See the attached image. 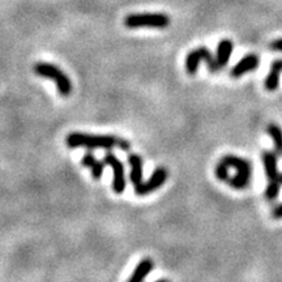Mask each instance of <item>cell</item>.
I'll return each instance as SVG.
<instances>
[{"mask_svg": "<svg viewBox=\"0 0 282 282\" xmlns=\"http://www.w3.org/2000/svg\"><path fill=\"white\" fill-rule=\"evenodd\" d=\"M233 50L234 45L231 39L225 38L220 41V43L217 45V50H216V56H214V60H216L218 71L225 68L226 65H227L230 57L233 55Z\"/></svg>", "mask_w": 282, "mask_h": 282, "instance_id": "8", "label": "cell"}, {"mask_svg": "<svg viewBox=\"0 0 282 282\" xmlns=\"http://www.w3.org/2000/svg\"><path fill=\"white\" fill-rule=\"evenodd\" d=\"M224 164H226L230 169H235L236 171H250L252 172V164L246 158L234 156V154H226L221 158Z\"/></svg>", "mask_w": 282, "mask_h": 282, "instance_id": "14", "label": "cell"}, {"mask_svg": "<svg viewBox=\"0 0 282 282\" xmlns=\"http://www.w3.org/2000/svg\"><path fill=\"white\" fill-rule=\"evenodd\" d=\"M267 132L275 144V152L279 156H282V128L275 123H271L268 126Z\"/></svg>", "mask_w": 282, "mask_h": 282, "instance_id": "16", "label": "cell"}, {"mask_svg": "<svg viewBox=\"0 0 282 282\" xmlns=\"http://www.w3.org/2000/svg\"><path fill=\"white\" fill-rule=\"evenodd\" d=\"M252 172L250 171H236L233 176H230L226 183L234 190H244L251 183Z\"/></svg>", "mask_w": 282, "mask_h": 282, "instance_id": "15", "label": "cell"}, {"mask_svg": "<svg viewBox=\"0 0 282 282\" xmlns=\"http://www.w3.org/2000/svg\"><path fill=\"white\" fill-rule=\"evenodd\" d=\"M201 60H205L206 65H208V69H209L210 72H218L217 64H216V60H214L212 51H210L209 49H206L205 46H201L190 51V53L187 54V56H186L184 67H186V71H187L188 75H195V73L197 72Z\"/></svg>", "mask_w": 282, "mask_h": 282, "instance_id": "4", "label": "cell"}, {"mask_svg": "<svg viewBox=\"0 0 282 282\" xmlns=\"http://www.w3.org/2000/svg\"><path fill=\"white\" fill-rule=\"evenodd\" d=\"M169 171L165 168H157L153 174L150 175L146 182L142 180V183L139 184L138 187L135 188V194L138 196H146V195L152 194L158 188H161L165 184V182L168 180Z\"/></svg>", "mask_w": 282, "mask_h": 282, "instance_id": "6", "label": "cell"}, {"mask_svg": "<svg viewBox=\"0 0 282 282\" xmlns=\"http://www.w3.org/2000/svg\"><path fill=\"white\" fill-rule=\"evenodd\" d=\"M128 164L131 166L130 179L134 187L142 183V158L139 154H130Z\"/></svg>", "mask_w": 282, "mask_h": 282, "instance_id": "12", "label": "cell"}, {"mask_svg": "<svg viewBox=\"0 0 282 282\" xmlns=\"http://www.w3.org/2000/svg\"><path fill=\"white\" fill-rule=\"evenodd\" d=\"M281 182L279 180V178L275 180H269V183H268L267 188H265V198H267L268 201H273L276 198L279 197L280 191H281Z\"/></svg>", "mask_w": 282, "mask_h": 282, "instance_id": "17", "label": "cell"}, {"mask_svg": "<svg viewBox=\"0 0 282 282\" xmlns=\"http://www.w3.org/2000/svg\"><path fill=\"white\" fill-rule=\"evenodd\" d=\"M124 25L130 29H138V28L164 29L170 25V17L164 13H134L124 19Z\"/></svg>", "mask_w": 282, "mask_h": 282, "instance_id": "3", "label": "cell"}, {"mask_svg": "<svg viewBox=\"0 0 282 282\" xmlns=\"http://www.w3.org/2000/svg\"><path fill=\"white\" fill-rule=\"evenodd\" d=\"M269 49L275 50V51H280V53H282V38L275 39L273 42L269 43Z\"/></svg>", "mask_w": 282, "mask_h": 282, "instance_id": "20", "label": "cell"}, {"mask_svg": "<svg viewBox=\"0 0 282 282\" xmlns=\"http://www.w3.org/2000/svg\"><path fill=\"white\" fill-rule=\"evenodd\" d=\"M279 154L272 150H264L261 153V160H263L265 174L268 180H275L279 178Z\"/></svg>", "mask_w": 282, "mask_h": 282, "instance_id": "9", "label": "cell"}, {"mask_svg": "<svg viewBox=\"0 0 282 282\" xmlns=\"http://www.w3.org/2000/svg\"><path fill=\"white\" fill-rule=\"evenodd\" d=\"M214 175L220 182H227L230 178V168L226 164H224L222 161H220L214 169Z\"/></svg>", "mask_w": 282, "mask_h": 282, "instance_id": "18", "label": "cell"}, {"mask_svg": "<svg viewBox=\"0 0 282 282\" xmlns=\"http://www.w3.org/2000/svg\"><path fill=\"white\" fill-rule=\"evenodd\" d=\"M105 165H109L113 170V191L115 194H123L126 191V171H124V165L118 157L113 153H106L103 157Z\"/></svg>", "mask_w": 282, "mask_h": 282, "instance_id": "5", "label": "cell"}, {"mask_svg": "<svg viewBox=\"0 0 282 282\" xmlns=\"http://www.w3.org/2000/svg\"><path fill=\"white\" fill-rule=\"evenodd\" d=\"M116 148L120 149V150H123V152H128V150H130V149H131L130 141L126 140V139L119 138V139H118V145H116Z\"/></svg>", "mask_w": 282, "mask_h": 282, "instance_id": "19", "label": "cell"}, {"mask_svg": "<svg viewBox=\"0 0 282 282\" xmlns=\"http://www.w3.org/2000/svg\"><path fill=\"white\" fill-rule=\"evenodd\" d=\"M81 164L84 165V166H86V168L90 170L93 179L99 180L102 178L103 170H105V162H103V161L97 160L93 153L90 152L85 153L84 157H83V160H81Z\"/></svg>", "mask_w": 282, "mask_h": 282, "instance_id": "11", "label": "cell"}, {"mask_svg": "<svg viewBox=\"0 0 282 282\" xmlns=\"http://www.w3.org/2000/svg\"><path fill=\"white\" fill-rule=\"evenodd\" d=\"M118 139V136H114V135H90L72 132L67 136L65 142L72 149L85 148L89 150H95V149L110 150L113 148H116Z\"/></svg>", "mask_w": 282, "mask_h": 282, "instance_id": "1", "label": "cell"}, {"mask_svg": "<svg viewBox=\"0 0 282 282\" xmlns=\"http://www.w3.org/2000/svg\"><path fill=\"white\" fill-rule=\"evenodd\" d=\"M260 64V57L256 54H248L246 56H243L231 69V77L234 79H239V77L244 76L246 73L255 71Z\"/></svg>", "mask_w": 282, "mask_h": 282, "instance_id": "7", "label": "cell"}, {"mask_svg": "<svg viewBox=\"0 0 282 282\" xmlns=\"http://www.w3.org/2000/svg\"><path fill=\"white\" fill-rule=\"evenodd\" d=\"M279 180H280V182H281V184H282V174H280V175H279Z\"/></svg>", "mask_w": 282, "mask_h": 282, "instance_id": "22", "label": "cell"}, {"mask_svg": "<svg viewBox=\"0 0 282 282\" xmlns=\"http://www.w3.org/2000/svg\"><path fill=\"white\" fill-rule=\"evenodd\" d=\"M272 217L275 220H281L282 218V204L277 205L275 209L272 210Z\"/></svg>", "mask_w": 282, "mask_h": 282, "instance_id": "21", "label": "cell"}, {"mask_svg": "<svg viewBox=\"0 0 282 282\" xmlns=\"http://www.w3.org/2000/svg\"><path fill=\"white\" fill-rule=\"evenodd\" d=\"M34 72L37 76L45 77L49 80H54L56 84L57 92L61 97H68L72 93V84L68 76L65 75L61 69H59L56 65L50 64V63H42L39 61L34 65Z\"/></svg>", "mask_w": 282, "mask_h": 282, "instance_id": "2", "label": "cell"}, {"mask_svg": "<svg viewBox=\"0 0 282 282\" xmlns=\"http://www.w3.org/2000/svg\"><path fill=\"white\" fill-rule=\"evenodd\" d=\"M282 73V59H277L271 64L269 73L264 80V86L268 92H275L280 86V77Z\"/></svg>", "mask_w": 282, "mask_h": 282, "instance_id": "10", "label": "cell"}, {"mask_svg": "<svg viewBox=\"0 0 282 282\" xmlns=\"http://www.w3.org/2000/svg\"><path fill=\"white\" fill-rule=\"evenodd\" d=\"M153 267H154V264H153L152 259H149V257L142 259L140 263L138 264V267L135 268V271L132 272V275H131V277L128 279V281L141 282L150 275V272L153 271Z\"/></svg>", "mask_w": 282, "mask_h": 282, "instance_id": "13", "label": "cell"}]
</instances>
